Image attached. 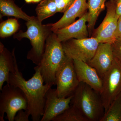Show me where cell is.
Wrapping results in <instances>:
<instances>
[{"instance_id":"obj_9","label":"cell","mask_w":121,"mask_h":121,"mask_svg":"<svg viewBox=\"0 0 121 121\" xmlns=\"http://www.w3.org/2000/svg\"><path fill=\"white\" fill-rule=\"evenodd\" d=\"M106 14L100 25L93 31L91 37L95 38L99 43H112L116 39L119 17L116 13V7L114 0L106 2Z\"/></svg>"},{"instance_id":"obj_23","label":"cell","mask_w":121,"mask_h":121,"mask_svg":"<svg viewBox=\"0 0 121 121\" xmlns=\"http://www.w3.org/2000/svg\"><path fill=\"white\" fill-rule=\"evenodd\" d=\"M75 0H55L58 12L64 13L67 11Z\"/></svg>"},{"instance_id":"obj_2","label":"cell","mask_w":121,"mask_h":121,"mask_svg":"<svg viewBox=\"0 0 121 121\" xmlns=\"http://www.w3.org/2000/svg\"><path fill=\"white\" fill-rule=\"evenodd\" d=\"M66 55L62 43L52 32L45 42V48L39 65L45 84L56 85V73Z\"/></svg>"},{"instance_id":"obj_12","label":"cell","mask_w":121,"mask_h":121,"mask_svg":"<svg viewBox=\"0 0 121 121\" xmlns=\"http://www.w3.org/2000/svg\"><path fill=\"white\" fill-rule=\"evenodd\" d=\"M74 66L79 82L90 86L99 93L102 87V79L96 70L87 63L74 60Z\"/></svg>"},{"instance_id":"obj_10","label":"cell","mask_w":121,"mask_h":121,"mask_svg":"<svg viewBox=\"0 0 121 121\" xmlns=\"http://www.w3.org/2000/svg\"><path fill=\"white\" fill-rule=\"evenodd\" d=\"M73 95L65 98L59 97L56 89L51 88L46 95L43 114L41 121H52L69 107Z\"/></svg>"},{"instance_id":"obj_11","label":"cell","mask_w":121,"mask_h":121,"mask_svg":"<svg viewBox=\"0 0 121 121\" xmlns=\"http://www.w3.org/2000/svg\"><path fill=\"white\" fill-rule=\"evenodd\" d=\"M113 61L111 43H100L94 56L87 63L96 70L102 79L112 65Z\"/></svg>"},{"instance_id":"obj_27","label":"cell","mask_w":121,"mask_h":121,"mask_svg":"<svg viewBox=\"0 0 121 121\" xmlns=\"http://www.w3.org/2000/svg\"><path fill=\"white\" fill-rule=\"evenodd\" d=\"M42 0H32V3H37L40 2Z\"/></svg>"},{"instance_id":"obj_17","label":"cell","mask_w":121,"mask_h":121,"mask_svg":"<svg viewBox=\"0 0 121 121\" xmlns=\"http://www.w3.org/2000/svg\"><path fill=\"white\" fill-rule=\"evenodd\" d=\"M107 0H88V25L89 36H91L98 17L106 7Z\"/></svg>"},{"instance_id":"obj_14","label":"cell","mask_w":121,"mask_h":121,"mask_svg":"<svg viewBox=\"0 0 121 121\" xmlns=\"http://www.w3.org/2000/svg\"><path fill=\"white\" fill-rule=\"evenodd\" d=\"M88 10L86 0H75L72 5L64 13L58 22L48 24L52 32L65 28L75 22L77 17H82Z\"/></svg>"},{"instance_id":"obj_5","label":"cell","mask_w":121,"mask_h":121,"mask_svg":"<svg viewBox=\"0 0 121 121\" xmlns=\"http://www.w3.org/2000/svg\"><path fill=\"white\" fill-rule=\"evenodd\" d=\"M0 94V121H4V116L9 121H15L19 111L26 110L28 101L24 93L20 88L7 83L3 87Z\"/></svg>"},{"instance_id":"obj_15","label":"cell","mask_w":121,"mask_h":121,"mask_svg":"<svg viewBox=\"0 0 121 121\" xmlns=\"http://www.w3.org/2000/svg\"><path fill=\"white\" fill-rule=\"evenodd\" d=\"M15 71V60L13 54L11 55L4 45H0V90L4 83H9V74Z\"/></svg>"},{"instance_id":"obj_1","label":"cell","mask_w":121,"mask_h":121,"mask_svg":"<svg viewBox=\"0 0 121 121\" xmlns=\"http://www.w3.org/2000/svg\"><path fill=\"white\" fill-rule=\"evenodd\" d=\"M12 54L15 60V71L9 74V83L19 87L24 93L28 101L26 110L32 121H40L43 114L46 94L52 86L44 84V82L37 65L34 68L35 73L32 77L28 80H25L19 70L14 50Z\"/></svg>"},{"instance_id":"obj_21","label":"cell","mask_w":121,"mask_h":121,"mask_svg":"<svg viewBox=\"0 0 121 121\" xmlns=\"http://www.w3.org/2000/svg\"><path fill=\"white\" fill-rule=\"evenodd\" d=\"M19 24L16 19L10 18L1 22L0 24V36L4 38L11 36L16 32Z\"/></svg>"},{"instance_id":"obj_7","label":"cell","mask_w":121,"mask_h":121,"mask_svg":"<svg viewBox=\"0 0 121 121\" xmlns=\"http://www.w3.org/2000/svg\"><path fill=\"white\" fill-rule=\"evenodd\" d=\"M56 92L59 97L65 98L72 95L79 84L73 60L66 56L56 73Z\"/></svg>"},{"instance_id":"obj_22","label":"cell","mask_w":121,"mask_h":121,"mask_svg":"<svg viewBox=\"0 0 121 121\" xmlns=\"http://www.w3.org/2000/svg\"><path fill=\"white\" fill-rule=\"evenodd\" d=\"M111 44L114 60L121 67V37L116 38Z\"/></svg>"},{"instance_id":"obj_28","label":"cell","mask_w":121,"mask_h":121,"mask_svg":"<svg viewBox=\"0 0 121 121\" xmlns=\"http://www.w3.org/2000/svg\"><path fill=\"white\" fill-rule=\"evenodd\" d=\"M25 2L27 3H32V0H25Z\"/></svg>"},{"instance_id":"obj_26","label":"cell","mask_w":121,"mask_h":121,"mask_svg":"<svg viewBox=\"0 0 121 121\" xmlns=\"http://www.w3.org/2000/svg\"><path fill=\"white\" fill-rule=\"evenodd\" d=\"M116 39L121 37V16L119 17L118 21L117 28L116 34Z\"/></svg>"},{"instance_id":"obj_6","label":"cell","mask_w":121,"mask_h":121,"mask_svg":"<svg viewBox=\"0 0 121 121\" xmlns=\"http://www.w3.org/2000/svg\"><path fill=\"white\" fill-rule=\"evenodd\" d=\"M65 55L73 60L87 63L91 59L99 43L93 37L83 39H72L61 42Z\"/></svg>"},{"instance_id":"obj_4","label":"cell","mask_w":121,"mask_h":121,"mask_svg":"<svg viewBox=\"0 0 121 121\" xmlns=\"http://www.w3.org/2000/svg\"><path fill=\"white\" fill-rule=\"evenodd\" d=\"M26 25V31H20L14 35V38L19 40L27 38L30 40L32 49L29 53L28 58L38 65L44 51L46 40L52 31L48 24H42L34 16L32 19L27 21Z\"/></svg>"},{"instance_id":"obj_3","label":"cell","mask_w":121,"mask_h":121,"mask_svg":"<svg viewBox=\"0 0 121 121\" xmlns=\"http://www.w3.org/2000/svg\"><path fill=\"white\" fill-rule=\"evenodd\" d=\"M70 104L78 108L88 121H100L105 114L100 93L83 82H79Z\"/></svg>"},{"instance_id":"obj_8","label":"cell","mask_w":121,"mask_h":121,"mask_svg":"<svg viewBox=\"0 0 121 121\" xmlns=\"http://www.w3.org/2000/svg\"><path fill=\"white\" fill-rule=\"evenodd\" d=\"M102 87L100 93L105 113L121 93V67L114 60L110 69L102 78Z\"/></svg>"},{"instance_id":"obj_20","label":"cell","mask_w":121,"mask_h":121,"mask_svg":"<svg viewBox=\"0 0 121 121\" xmlns=\"http://www.w3.org/2000/svg\"><path fill=\"white\" fill-rule=\"evenodd\" d=\"M52 121H88L80 111L73 105L70 104L67 109Z\"/></svg>"},{"instance_id":"obj_25","label":"cell","mask_w":121,"mask_h":121,"mask_svg":"<svg viewBox=\"0 0 121 121\" xmlns=\"http://www.w3.org/2000/svg\"><path fill=\"white\" fill-rule=\"evenodd\" d=\"M116 7V13L118 17L121 16V0H114Z\"/></svg>"},{"instance_id":"obj_19","label":"cell","mask_w":121,"mask_h":121,"mask_svg":"<svg viewBox=\"0 0 121 121\" xmlns=\"http://www.w3.org/2000/svg\"><path fill=\"white\" fill-rule=\"evenodd\" d=\"M100 121H121V93L110 105Z\"/></svg>"},{"instance_id":"obj_18","label":"cell","mask_w":121,"mask_h":121,"mask_svg":"<svg viewBox=\"0 0 121 121\" xmlns=\"http://www.w3.org/2000/svg\"><path fill=\"white\" fill-rule=\"evenodd\" d=\"M37 19L42 22L44 20L51 17L57 12L55 0H43L36 9Z\"/></svg>"},{"instance_id":"obj_24","label":"cell","mask_w":121,"mask_h":121,"mask_svg":"<svg viewBox=\"0 0 121 121\" xmlns=\"http://www.w3.org/2000/svg\"><path fill=\"white\" fill-rule=\"evenodd\" d=\"M30 116L27 111L21 110L17 112L14 119L16 121H29Z\"/></svg>"},{"instance_id":"obj_13","label":"cell","mask_w":121,"mask_h":121,"mask_svg":"<svg viewBox=\"0 0 121 121\" xmlns=\"http://www.w3.org/2000/svg\"><path fill=\"white\" fill-rule=\"evenodd\" d=\"M88 20V12L78 20L69 26L52 32L60 42L72 39H83L89 38V34L86 23Z\"/></svg>"},{"instance_id":"obj_16","label":"cell","mask_w":121,"mask_h":121,"mask_svg":"<svg viewBox=\"0 0 121 121\" xmlns=\"http://www.w3.org/2000/svg\"><path fill=\"white\" fill-rule=\"evenodd\" d=\"M0 17L12 16L26 21L32 19L33 16H30L22 11L15 4L14 0H0Z\"/></svg>"}]
</instances>
